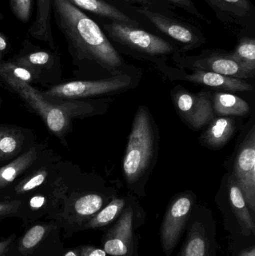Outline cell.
Returning a JSON list of instances; mask_svg holds the SVG:
<instances>
[{
	"label": "cell",
	"instance_id": "obj_13",
	"mask_svg": "<svg viewBox=\"0 0 255 256\" xmlns=\"http://www.w3.org/2000/svg\"><path fill=\"white\" fill-rule=\"evenodd\" d=\"M229 202L238 222V230L243 237H255V219L235 179L229 182Z\"/></svg>",
	"mask_w": 255,
	"mask_h": 256
},
{
	"label": "cell",
	"instance_id": "obj_33",
	"mask_svg": "<svg viewBox=\"0 0 255 256\" xmlns=\"http://www.w3.org/2000/svg\"><path fill=\"white\" fill-rule=\"evenodd\" d=\"M80 256H107L103 249L85 246L81 250Z\"/></svg>",
	"mask_w": 255,
	"mask_h": 256
},
{
	"label": "cell",
	"instance_id": "obj_5",
	"mask_svg": "<svg viewBox=\"0 0 255 256\" xmlns=\"http://www.w3.org/2000/svg\"><path fill=\"white\" fill-rule=\"evenodd\" d=\"M186 234L185 242L177 256H217L216 224L211 214H196L192 210Z\"/></svg>",
	"mask_w": 255,
	"mask_h": 256
},
{
	"label": "cell",
	"instance_id": "obj_8",
	"mask_svg": "<svg viewBox=\"0 0 255 256\" xmlns=\"http://www.w3.org/2000/svg\"><path fill=\"white\" fill-rule=\"evenodd\" d=\"M128 85V80L117 78L97 81H75L55 86L41 94L49 100H76L120 91Z\"/></svg>",
	"mask_w": 255,
	"mask_h": 256
},
{
	"label": "cell",
	"instance_id": "obj_30",
	"mask_svg": "<svg viewBox=\"0 0 255 256\" xmlns=\"http://www.w3.org/2000/svg\"><path fill=\"white\" fill-rule=\"evenodd\" d=\"M164 1L178 6V7L187 10L189 13L198 16L200 19H203V16L198 12L197 9L196 8L191 0H164Z\"/></svg>",
	"mask_w": 255,
	"mask_h": 256
},
{
	"label": "cell",
	"instance_id": "obj_16",
	"mask_svg": "<svg viewBox=\"0 0 255 256\" xmlns=\"http://www.w3.org/2000/svg\"><path fill=\"white\" fill-rule=\"evenodd\" d=\"M186 80L194 84L226 91L249 92L253 90L252 86L242 80L229 78L205 70H196L194 73L186 76Z\"/></svg>",
	"mask_w": 255,
	"mask_h": 256
},
{
	"label": "cell",
	"instance_id": "obj_7",
	"mask_svg": "<svg viewBox=\"0 0 255 256\" xmlns=\"http://www.w3.org/2000/svg\"><path fill=\"white\" fill-rule=\"evenodd\" d=\"M193 204V197L186 194L177 197L168 207L160 230V242L166 256L172 255L185 232Z\"/></svg>",
	"mask_w": 255,
	"mask_h": 256
},
{
	"label": "cell",
	"instance_id": "obj_39",
	"mask_svg": "<svg viewBox=\"0 0 255 256\" xmlns=\"http://www.w3.org/2000/svg\"><path fill=\"white\" fill-rule=\"evenodd\" d=\"M4 19V16H3L2 14L0 12V20H2Z\"/></svg>",
	"mask_w": 255,
	"mask_h": 256
},
{
	"label": "cell",
	"instance_id": "obj_4",
	"mask_svg": "<svg viewBox=\"0 0 255 256\" xmlns=\"http://www.w3.org/2000/svg\"><path fill=\"white\" fill-rule=\"evenodd\" d=\"M145 214L133 204H127L118 220L106 227L102 245L107 256H139L138 230Z\"/></svg>",
	"mask_w": 255,
	"mask_h": 256
},
{
	"label": "cell",
	"instance_id": "obj_24",
	"mask_svg": "<svg viewBox=\"0 0 255 256\" xmlns=\"http://www.w3.org/2000/svg\"><path fill=\"white\" fill-rule=\"evenodd\" d=\"M104 197L97 194H89L82 196L74 203L75 213L82 220H91L98 213L105 204Z\"/></svg>",
	"mask_w": 255,
	"mask_h": 256
},
{
	"label": "cell",
	"instance_id": "obj_15",
	"mask_svg": "<svg viewBox=\"0 0 255 256\" xmlns=\"http://www.w3.org/2000/svg\"><path fill=\"white\" fill-rule=\"evenodd\" d=\"M37 14L28 34L36 40H41L49 45L51 50H55V40L52 36L51 19L52 0H35Z\"/></svg>",
	"mask_w": 255,
	"mask_h": 256
},
{
	"label": "cell",
	"instance_id": "obj_25",
	"mask_svg": "<svg viewBox=\"0 0 255 256\" xmlns=\"http://www.w3.org/2000/svg\"><path fill=\"white\" fill-rule=\"evenodd\" d=\"M232 60L239 63L247 72L253 74L255 69V40L244 38L240 42L232 54H229Z\"/></svg>",
	"mask_w": 255,
	"mask_h": 256
},
{
	"label": "cell",
	"instance_id": "obj_21",
	"mask_svg": "<svg viewBox=\"0 0 255 256\" xmlns=\"http://www.w3.org/2000/svg\"><path fill=\"white\" fill-rule=\"evenodd\" d=\"M212 104L214 112L222 116H244L250 110L245 100L227 93H216Z\"/></svg>",
	"mask_w": 255,
	"mask_h": 256
},
{
	"label": "cell",
	"instance_id": "obj_22",
	"mask_svg": "<svg viewBox=\"0 0 255 256\" xmlns=\"http://www.w3.org/2000/svg\"><path fill=\"white\" fill-rule=\"evenodd\" d=\"M125 198H113L86 222V228H106L115 222L127 207Z\"/></svg>",
	"mask_w": 255,
	"mask_h": 256
},
{
	"label": "cell",
	"instance_id": "obj_3",
	"mask_svg": "<svg viewBox=\"0 0 255 256\" xmlns=\"http://www.w3.org/2000/svg\"><path fill=\"white\" fill-rule=\"evenodd\" d=\"M154 136L148 111L139 108L134 118L123 162L124 176L129 184L137 182L152 160Z\"/></svg>",
	"mask_w": 255,
	"mask_h": 256
},
{
	"label": "cell",
	"instance_id": "obj_1",
	"mask_svg": "<svg viewBox=\"0 0 255 256\" xmlns=\"http://www.w3.org/2000/svg\"><path fill=\"white\" fill-rule=\"evenodd\" d=\"M52 12L73 60L92 62L109 72L120 68L119 54L99 26L82 10L67 0H52Z\"/></svg>",
	"mask_w": 255,
	"mask_h": 256
},
{
	"label": "cell",
	"instance_id": "obj_2",
	"mask_svg": "<svg viewBox=\"0 0 255 256\" xmlns=\"http://www.w3.org/2000/svg\"><path fill=\"white\" fill-rule=\"evenodd\" d=\"M0 82L35 111L54 135L61 138L67 134L70 120L76 115V111L79 110L78 105L53 103L31 85L22 81L0 79Z\"/></svg>",
	"mask_w": 255,
	"mask_h": 256
},
{
	"label": "cell",
	"instance_id": "obj_37",
	"mask_svg": "<svg viewBox=\"0 0 255 256\" xmlns=\"http://www.w3.org/2000/svg\"><path fill=\"white\" fill-rule=\"evenodd\" d=\"M124 2L131 3V4H148L149 2L148 0H121Z\"/></svg>",
	"mask_w": 255,
	"mask_h": 256
},
{
	"label": "cell",
	"instance_id": "obj_27",
	"mask_svg": "<svg viewBox=\"0 0 255 256\" xmlns=\"http://www.w3.org/2000/svg\"><path fill=\"white\" fill-rule=\"evenodd\" d=\"M48 174L49 172L45 167L34 172L31 176L25 178L15 186V192L18 195H20L39 188L46 182Z\"/></svg>",
	"mask_w": 255,
	"mask_h": 256
},
{
	"label": "cell",
	"instance_id": "obj_23",
	"mask_svg": "<svg viewBox=\"0 0 255 256\" xmlns=\"http://www.w3.org/2000/svg\"><path fill=\"white\" fill-rule=\"evenodd\" d=\"M216 12L233 18H245L252 8L249 0H205Z\"/></svg>",
	"mask_w": 255,
	"mask_h": 256
},
{
	"label": "cell",
	"instance_id": "obj_10",
	"mask_svg": "<svg viewBox=\"0 0 255 256\" xmlns=\"http://www.w3.org/2000/svg\"><path fill=\"white\" fill-rule=\"evenodd\" d=\"M13 62L32 70L39 78L61 70V57L58 50L44 49L25 39L17 55L10 60Z\"/></svg>",
	"mask_w": 255,
	"mask_h": 256
},
{
	"label": "cell",
	"instance_id": "obj_26",
	"mask_svg": "<svg viewBox=\"0 0 255 256\" xmlns=\"http://www.w3.org/2000/svg\"><path fill=\"white\" fill-rule=\"evenodd\" d=\"M39 78L32 70L19 66L10 60L0 63V79L15 80L31 85L37 82Z\"/></svg>",
	"mask_w": 255,
	"mask_h": 256
},
{
	"label": "cell",
	"instance_id": "obj_38",
	"mask_svg": "<svg viewBox=\"0 0 255 256\" xmlns=\"http://www.w3.org/2000/svg\"><path fill=\"white\" fill-rule=\"evenodd\" d=\"M64 256H77V255H76V252H73V251H70V252L66 254V255Z\"/></svg>",
	"mask_w": 255,
	"mask_h": 256
},
{
	"label": "cell",
	"instance_id": "obj_14",
	"mask_svg": "<svg viewBox=\"0 0 255 256\" xmlns=\"http://www.w3.org/2000/svg\"><path fill=\"white\" fill-rule=\"evenodd\" d=\"M195 67L199 70L214 72L237 79H247L253 75L247 72L239 63L227 55H213L197 60Z\"/></svg>",
	"mask_w": 255,
	"mask_h": 256
},
{
	"label": "cell",
	"instance_id": "obj_32",
	"mask_svg": "<svg viewBox=\"0 0 255 256\" xmlns=\"http://www.w3.org/2000/svg\"><path fill=\"white\" fill-rule=\"evenodd\" d=\"M11 50V44L8 38L0 32V63L3 62V58Z\"/></svg>",
	"mask_w": 255,
	"mask_h": 256
},
{
	"label": "cell",
	"instance_id": "obj_11",
	"mask_svg": "<svg viewBox=\"0 0 255 256\" xmlns=\"http://www.w3.org/2000/svg\"><path fill=\"white\" fill-rule=\"evenodd\" d=\"M180 115L193 129L199 130L214 118L213 104L208 94L179 92L175 98Z\"/></svg>",
	"mask_w": 255,
	"mask_h": 256
},
{
	"label": "cell",
	"instance_id": "obj_9",
	"mask_svg": "<svg viewBox=\"0 0 255 256\" xmlns=\"http://www.w3.org/2000/svg\"><path fill=\"white\" fill-rule=\"evenodd\" d=\"M234 179L245 198L255 219V128L251 130L240 148L235 160Z\"/></svg>",
	"mask_w": 255,
	"mask_h": 256
},
{
	"label": "cell",
	"instance_id": "obj_31",
	"mask_svg": "<svg viewBox=\"0 0 255 256\" xmlns=\"http://www.w3.org/2000/svg\"><path fill=\"white\" fill-rule=\"evenodd\" d=\"M19 201L1 202H0V216L11 214L17 212L20 207Z\"/></svg>",
	"mask_w": 255,
	"mask_h": 256
},
{
	"label": "cell",
	"instance_id": "obj_36",
	"mask_svg": "<svg viewBox=\"0 0 255 256\" xmlns=\"http://www.w3.org/2000/svg\"><path fill=\"white\" fill-rule=\"evenodd\" d=\"M10 240L7 242H1L0 243V256L2 255L7 250V248L10 245Z\"/></svg>",
	"mask_w": 255,
	"mask_h": 256
},
{
	"label": "cell",
	"instance_id": "obj_40",
	"mask_svg": "<svg viewBox=\"0 0 255 256\" xmlns=\"http://www.w3.org/2000/svg\"><path fill=\"white\" fill-rule=\"evenodd\" d=\"M1 105V98H0V106Z\"/></svg>",
	"mask_w": 255,
	"mask_h": 256
},
{
	"label": "cell",
	"instance_id": "obj_6",
	"mask_svg": "<svg viewBox=\"0 0 255 256\" xmlns=\"http://www.w3.org/2000/svg\"><path fill=\"white\" fill-rule=\"evenodd\" d=\"M103 27L112 40L130 49L152 56L166 55L174 51L172 45L161 38L136 27L115 22L104 24Z\"/></svg>",
	"mask_w": 255,
	"mask_h": 256
},
{
	"label": "cell",
	"instance_id": "obj_20",
	"mask_svg": "<svg viewBox=\"0 0 255 256\" xmlns=\"http://www.w3.org/2000/svg\"><path fill=\"white\" fill-rule=\"evenodd\" d=\"M25 143L22 130L11 126L0 127V162L19 156Z\"/></svg>",
	"mask_w": 255,
	"mask_h": 256
},
{
	"label": "cell",
	"instance_id": "obj_18",
	"mask_svg": "<svg viewBox=\"0 0 255 256\" xmlns=\"http://www.w3.org/2000/svg\"><path fill=\"white\" fill-rule=\"evenodd\" d=\"M37 158L38 150L36 148H31L10 164L0 168V190L13 183L19 176L29 170Z\"/></svg>",
	"mask_w": 255,
	"mask_h": 256
},
{
	"label": "cell",
	"instance_id": "obj_35",
	"mask_svg": "<svg viewBox=\"0 0 255 256\" xmlns=\"http://www.w3.org/2000/svg\"><path fill=\"white\" fill-rule=\"evenodd\" d=\"M238 256H255V244L251 245V246H248V248H244L238 254Z\"/></svg>",
	"mask_w": 255,
	"mask_h": 256
},
{
	"label": "cell",
	"instance_id": "obj_34",
	"mask_svg": "<svg viewBox=\"0 0 255 256\" xmlns=\"http://www.w3.org/2000/svg\"><path fill=\"white\" fill-rule=\"evenodd\" d=\"M45 203V198L41 196H36L30 201V206L33 209H39L43 207Z\"/></svg>",
	"mask_w": 255,
	"mask_h": 256
},
{
	"label": "cell",
	"instance_id": "obj_12",
	"mask_svg": "<svg viewBox=\"0 0 255 256\" xmlns=\"http://www.w3.org/2000/svg\"><path fill=\"white\" fill-rule=\"evenodd\" d=\"M138 12L148 18L161 32L164 33L176 42L190 46L196 45L199 42V37L185 24L148 9H138Z\"/></svg>",
	"mask_w": 255,
	"mask_h": 256
},
{
	"label": "cell",
	"instance_id": "obj_19",
	"mask_svg": "<svg viewBox=\"0 0 255 256\" xmlns=\"http://www.w3.org/2000/svg\"><path fill=\"white\" fill-rule=\"evenodd\" d=\"M235 131V122L228 117L213 120L201 141L213 149L223 147L230 140Z\"/></svg>",
	"mask_w": 255,
	"mask_h": 256
},
{
	"label": "cell",
	"instance_id": "obj_17",
	"mask_svg": "<svg viewBox=\"0 0 255 256\" xmlns=\"http://www.w3.org/2000/svg\"><path fill=\"white\" fill-rule=\"evenodd\" d=\"M73 6L80 10H87L97 16L107 18L112 22L126 24L130 26H139V22L123 13L119 9L114 7L103 0H67Z\"/></svg>",
	"mask_w": 255,
	"mask_h": 256
},
{
	"label": "cell",
	"instance_id": "obj_28",
	"mask_svg": "<svg viewBox=\"0 0 255 256\" xmlns=\"http://www.w3.org/2000/svg\"><path fill=\"white\" fill-rule=\"evenodd\" d=\"M34 0H10V8L15 18L27 24L32 16Z\"/></svg>",
	"mask_w": 255,
	"mask_h": 256
},
{
	"label": "cell",
	"instance_id": "obj_29",
	"mask_svg": "<svg viewBox=\"0 0 255 256\" xmlns=\"http://www.w3.org/2000/svg\"><path fill=\"white\" fill-rule=\"evenodd\" d=\"M46 230L41 226H36L26 233L22 239V246L26 250L35 248L43 239Z\"/></svg>",
	"mask_w": 255,
	"mask_h": 256
}]
</instances>
